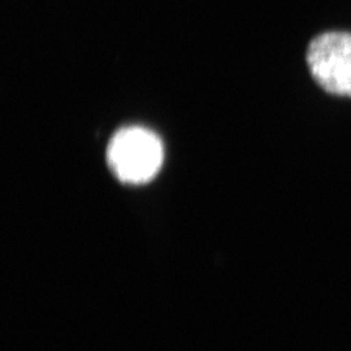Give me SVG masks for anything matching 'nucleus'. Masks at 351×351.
<instances>
[{
    "mask_svg": "<svg viewBox=\"0 0 351 351\" xmlns=\"http://www.w3.org/2000/svg\"><path fill=\"white\" fill-rule=\"evenodd\" d=\"M306 60L315 81L326 91L351 97V33L328 32L314 38Z\"/></svg>",
    "mask_w": 351,
    "mask_h": 351,
    "instance_id": "f03ea898",
    "label": "nucleus"
},
{
    "mask_svg": "<svg viewBox=\"0 0 351 351\" xmlns=\"http://www.w3.org/2000/svg\"><path fill=\"white\" fill-rule=\"evenodd\" d=\"M164 149L159 137L142 126H128L113 136L107 149V162L121 182L147 184L160 171Z\"/></svg>",
    "mask_w": 351,
    "mask_h": 351,
    "instance_id": "f257e3e1",
    "label": "nucleus"
}]
</instances>
